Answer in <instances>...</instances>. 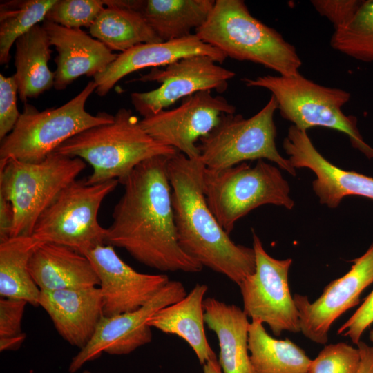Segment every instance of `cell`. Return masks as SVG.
Wrapping results in <instances>:
<instances>
[{"label": "cell", "mask_w": 373, "mask_h": 373, "mask_svg": "<svg viewBox=\"0 0 373 373\" xmlns=\"http://www.w3.org/2000/svg\"><path fill=\"white\" fill-rule=\"evenodd\" d=\"M170 157L144 160L122 183L124 193L114 207L105 243L125 249L153 269L197 273L203 267L183 251L178 240L167 171Z\"/></svg>", "instance_id": "6da1fadb"}, {"label": "cell", "mask_w": 373, "mask_h": 373, "mask_svg": "<svg viewBox=\"0 0 373 373\" xmlns=\"http://www.w3.org/2000/svg\"><path fill=\"white\" fill-rule=\"evenodd\" d=\"M206 166L180 152L168 161L178 240L191 258L238 286L256 269L253 247L236 244L209 209L203 189Z\"/></svg>", "instance_id": "7a4b0ae2"}, {"label": "cell", "mask_w": 373, "mask_h": 373, "mask_svg": "<svg viewBox=\"0 0 373 373\" xmlns=\"http://www.w3.org/2000/svg\"><path fill=\"white\" fill-rule=\"evenodd\" d=\"M58 153L79 157L93 173L87 184L112 180L122 184L141 162L153 157H171L178 152L152 138L132 111L119 108L111 123L89 128L61 144Z\"/></svg>", "instance_id": "3957f363"}, {"label": "cell", "mask_w": 373, "mask_h": 373, "mask_svg": "<svg viewBox=\"0 0 373 373\" xmlns=\"http://www.w3.org/2000/svg\"><path fill=\"white\" fill-rule=\"evenodd\" d=\"M195 34L227 57L260 64L281 76L300 73L302 61L295 47L252 16L244 1H215L208 19Z\"/></svg>", "instance_id": "277c9868"}, {"label": "cell", "mask_w": 373, "mask_h": 373, "mask_svg": "<svg viewBox=\"0 0 373 373\" xmlns=\"http://www.w3.org/2000/svg\"><path fill=\"white\" fill-rule=\"evenodd\" d=\"M242 80L248 87L270 91L280 115L297 128L307 131L321 126L338 131L349 137L353 147L373 158V149L364 142L356 117L342 111L350 99L348 92L318 84L300 73L291 77L267 75Z\"/></svg>", "instance_id": "5b68a950"}, {"label": "cell", "mask_w": 373, "mask_h": 373, "mask_svg": "<svg viewBox=\"0 0 373 373\" xmlns=\"http://www.w3.org/2000/svg\"><path fill=\"white\" fill-rule=\"evenodd\" d=\"M96 88L95 81H90L64 105L43 111L26 103L12 131L1 140L0 160L41 162L77 134L112 122L114 115L105 113L93 115L85 109L87 99Z\"/></svg>", "instance_id": "8992f818"}, {"label": "cell", "mask_w": 373, "mask_h": 373, "mask_svg": "<svg viewBox=\"0 0 373 373\" xmlns=\"http://www.w3.org/2000/svg\"><path fill=\"white\" fill-rule=\"evenodd\" d=\"M86 166L83 160L57 152L36 163L0 160V194L14 212L11 238L31 236L39 216Z\"/></svg>", "instance_id": "52a82bcc"}, {"label": "cell", "mask_w": 373, "mask_h": 373, "mask_svg": "<svg viewBox=\"0 0 373 373\" xmlns=\"http://www.w3.org/2000/svg\"><path fill=\"white\" fill-rule=\"evenodd\" d=\"M203 189L209 209L228 234L239 219L260 206H294L280 170L263 160L253 167L244 162L221 170L205 168Z\"/></svg>", "instance_id": "ba28073f"}, {"label": "cell", "mask_w": 373, "mask_h": 373, "mask_svg": "<svg viewBox=\"0 0 373 373\" xmlns=\"http://www.w3.org/2000/svg\"><path fill=\"white\" fill-rule=\"evenodd\" d=\"M278 104L274 96L256 114L245 118L240 114H224L218 124L201 138L199 159L207 169L221 170L247 160L266 159L292 175L296 170L276 145L274 121Z\"/></svg>", "instance_id": "9c48e42d"}, {"label": "cell", "mask_w": 373, "mask_h": 373, "mask_svg": "<svg viewBox=\"0 0 373 373\" xmlns=\"http://www.w3.org/2000/svg\"><path fill=\"white\" fill-rule=\"evenodd\" d=\"M118 183L117 180L95 184L73 181L39 216L31 236L41 242L67 246L83 254L106 245V229L99 224L98 212Z\"/></svg>", "instance_id": "30bf717a"}, {"label": "cell", "mask_w": 373, "mask_h": 373, "mask_svg": "<svg viewBox=\"0 0 373 373\" xmlns=\"http://www.w3.org/2000/svg\"><path fill=\"white\" fill-rule=\"evenodd\" d=\"M252 238L256 269L238 286L244 312L251 321L266 323L276 336L285 331L300 332L299 313L288 283L292 259L271 257L254 231Z\"/></svg>", "instance_id": "8fae6325"}, {"label": "cell", "mask_w": 373, "mask_h": 373, "mask_svg": "<svg viewBox=\"0 0 373 373\" xmlns=\"http://www.w3.org/2000/svg\"><path fill=\"white\" fill-rule=\"evenodd\" d=\"M206 55H193L175 61L162 68H153L134 81L157 82L161 85L146 92H134L131 101L135 110L148 117L196 93L215 90L223 93L236 73Z\"/></svg>", "instance_id": "7c38bea8"}, {"label": "cell", "mask_w": 373, "mask_h": 373, "mask_svg": "<svg viewBox=\"0 0 373 373\" xmlns=\"http://www.w3.org/2000/svg\"><path fill=\"white\" fill-rule=\"evenodd\" d=\"M236 110L223 97L204 90L182 99L175 108L143 117L140 125L155 141L196 159L200 155L196 142L208 135L223 115Z\"/></svg>", "instance_id": "4fadbf2b"}, {"label": "cell", "mask_w": 373, "mask_h": 373, "mask_svg": "<svg viewBox=\"0 0 373 373\" xmlns=\"http://www.w3.org/2000/svg\"><path fill=\"white\" fill-rule=\"evenodd\" d=\"M187 293L178 280H169L140 308L113 316H103L89 343L75 355L69 365L76 372L86 363L98 358L102 353L128 354L152 340L149 318L160 309L182 299Z\"/></svg>", "instance_id": "5bb4252c"}, {"label": "cell", "mask_w": 373, "mask_h": 373, "mask_svg": "<svg viewBox=\"0 0 373 373\" xmlns=\"http://www.w3.org/2000/svg\"><path fill=\"white\" fill-rule=\"evenodd\" d=\"M350 271L330 282L322 294L311 303L307 296H293L299 313L300 332L312 341L324 345L334 322L360 303L365 289L373 283V244L352 260Z\"/></svg>", "instance_id": "9a60e30c"}, {"label": "cell", "mask_w": 373, "mask_h": 373, "mask_svg": "<svg viewBox=\"0 0 373 373\" xmlns=\"http://www.w3.org/2000/svg\"><path fill=\"white\" fill-rule=\"evenodd\" d=\"M84 254L90 260L99 278L104 316L140 308L170 280L166 274L135 271L109 245L97 246Z\"/></svg>", "instance_id": "2e32d148"}, {"label": "cell", "mask_w": 373, "mask_h": 373, "mask_svg": "<svg viewBox=\"0 0 373 373\" xmlns=\"http://www.w3.org/2000/svg\"><path fill=\"white\" fill-rule=\"evenodd\" d=\"M283 149L294 168H307L316 175L313 190L320 203L336 208L346 196L373 200V178L341 169L324 157L312 144L307 131L289 128Z\"/></svg>", "instance_id": "e0dca14e"}, {"label": "cell", "mask_w": 373, "mask_h": 373, "mask_svg": "<svg viewBox=\"0 0 373 373\" xmlns=\"http://www.w3.org/2000/svg\"><path fill=\"white\" fill-rule=\"evenodd\" d=\"M193 55H206L218 64L227 58L222 51L204 43L195 34L167 41L138 44L118 54L103 72L93 77L97 84L95 93L104 97L119 80L134 71L166 66Z\"/></svg>", "instance_id": "ac0fdd59"}, {"label": "cell", "mask_w": 373, "mask_h": 373, "mask_svg": "<svg viewBox=\"0 0 373 373\" xmlns=\"http://www.w3.org/2000/svg\"><path fill=\"white\" fill-rule=\"evenodd\" d=\"M39 306L51 318L59 335L80 350L93 338L104 316L99 287L41 290Z\"/></svg>", "instance_id": "d6986e66"}, {"label": "cell", "mask_w": 373, "mask_h": 373, "mask_svg": "<svg viewBox=\"0 0 373 373\" xmlns=\"http://www.w3.org/2000/svg\"><path fill=\"white\" fill-rule=\"evenodd\" d=\"M42 26L58 53L55 59L56 90L65 89L80 76L94 77L103 72L118 56L81 28H69L48 20Z\"/></svg>", "instance_id": "ffe728a7"}, {"label": "cell", "mask_w": 373, "mask_h": 373, "mask_svg": "<svg viewBox=\"0 0 373 373\" xmlns=\"http://www.w3.org/2000/svg\"><path fill=\"white\" fill-rule=\"evenodd\" d=\"M30 274L40 290L97 287V274L84 254L67 246L42 242L29 262Z\"/></svg>", "instance_id": "44dd1931"}, {"label": "cell", "mask_w": 373, "mask_h": 373, "mask_svg": "<svg viewBox=\"0 0 373 373\" xmlns=\"http://www.w3.org/2000/svg\"><path fill=\"white\" fill-rule=\"evenodd\" d=\"M204 318L216 335L223 373H254L248 348V317L239 307L215 298L204 300Z\"/></svg>", "instance_id": "7402d4cb"}, {"label": "cell", "mask_w": 373, "mask_h": 373, "mask_svg": "<svg viewBox=\"0 0 373 373\" xmlns=\"http://www.w3.org/2000/svg\"><path fill=\"white\" fill-rule=\"evenodd\" d=\"M208 286L197 283L182 299L155 312L148 325L178 336L193 349L200 364L217 358L205 334L204 297Z\"/></svg>", "instance_id": "603a6c76"}, {"label": "cell", "mask_w": 373, "mask_h": 373, "mask_svg": "<svg viewBox=\"0 0 373 373\" xmlns=\"http://www.w3.org/2000/svg\"><path fill=\"white\" fill-rule=\"evenodd\" d=\"M129 7L139 12L162 41L191 35L204 23L213 0H133Z\"/></svg>", "instance_id": "cb8c5ba5"}, {"label": "cell", "mask_w": 373, "mask_h": 373, "mask_svg": "<svg viewBox=\"0 0 373 373\" xmlns=\"http://www.w3.org/2000/svg\"><path fill=\"white\" fill-rule=\"evenodd\" d=\"M14 74L20 99L26 103L54 87L55 72L48 67L51 50L48 35L37 24L19 37L15 43Z\"/></svg>", "instance_id": "d4e9b609"}, {"label": "cell", "mask_w": 373, "mask_h": 373, "mask_svg": "<svg viewBox=\"0 0 373 373\" xmlns=\"http://www.w3.org/2000/svg\"><path fill=\"white\" fill-rule=\"evenodd\" d=\"M90 35L111 50L123 52L141 44L161 42L128 1L108 0L107 6L89 28Z\"/></svg>", "instance_id": "484cf974"}, {"label": "cell", "mask_w": 373, "mask_h": 373, "mask_svg": "<svg viewBox=\"0 0 373 373\" xmlns=\"http://www.w3.org/2000/svg\"><path fill=\"white\" fill-rule=\"evenodd\" d=\"M42 242L32 236L11 238L0 242V296L39 306L41 290L34 282L29 262Z\"/></svg>", "instance_id": "4316f807"}, {"label": "cell", "mask_w": 373, "mask_h": 373, "mask_svg": "<svg viewBox=\"0 0 373 373\" xmlns=\"http://www.w3.org/2000/svg\"><path fill=\"white\" fill-rule=\"evenodd\" d=\"M248 348L254 373H308L305 352L289 338L271 336L259 321L250 323Z\"/></svg>", "instance_id": "83f0119b"}, {"label": "cell", "mask_w": 373, "mask_h": 373, "mask_svg": "<svg viewBox=\"0 0 373 373\" xmlns=\"http://www.w3.org/2000/svg\"><path fill=\"white\" fill-rule=\"evenodd\" d=\"M57 0H10L0 4V64L10 59V49L17 39L46 16Z\"/></svg>", "instance_id": "f1b7e54d"}, {"label": "cell", "mask_w": 373, "mask_h": 373, "mask_svg": "<svg viewBox=\"0 0 373 373\" xmlns=\"http://www.w3.org/2000/svg\"><path fill=\"white\" fill-rule=\"evenodd\" d=\"M330 45L355 59L373 62V0L361 1L351 20L334 30Z\"/></svg>", "instance_id": "f546056e"}, {"label": "cell", "mask_w": 373, "mask_h": 373, "mask_svg": "<svg viewBox=\"0 0 373 373\" xmlns=\"http://www.w3.org/2000/svg\"><path fill=\"white\" fill-rule=\"evenodd\" d=\"M107 5L108 0H57L45 20L69 28H90Z\"/></svg>", "instance_id": "4dcf8cb0"}, {"label": "cell", "mask_w": 373, "mask_h": 373, "mask_svg": "<svg viewBox=\"0 0 373 373\" xmlns=\"http://www.w3.org/2000/svg\"><path fill=\"white\" fill-rule=\"evenodd\" d=\"M360 363L358 348L339 342L325 345L311 359L308 373H356Z\"/></svg>", "instance_id": "1f68e13d"}, {"label": "cell", "mask_w": 373, "mask_h": 373, "mask_svg": "<svg viewBox=\"0 0 373 373\" xmlns=\"http://www.w3.org/2000/svg\"><path fill=\"white\" fill-rule=\"evenodd\" d=\"M18 86L14 75L5 77L0 74V140L14 128L21 113L17 106Z\"/></svg>", "instance_id": "d6a6232c"}, {"label": "cell", "mask_w": 373, "mask_h": 373, "mask_svg": "<svg viewBox=\"0 0 373 373\" xmlns=\"http://www.w3.org/2000/svg\"><path fill=\"white\" fill-rule=\"evenodd\" d=\"M358 0H313L311 3L323 17L334 26V30L347 24L359 8Z\"/></svg>", "instance_id": "836d02e7"}, {"label": "cell", "mask_w": 373, "mask_h": 373, "mask_svg": "<svg viewBox=\"0 0 373 373\" xmlns=\"http://www.w3.org/2000/svg\"><path fill=\"white\" fill-rule=\"evenodd\" d=\"M26 300L10 298H0V338L18 336L21 332V321Z\"/></svg>", "instance_id": "e575fe53"}, {"label": "cell", "mask_w": 373, "mask_h": 373, "mask_svg": "<svg viewBox=\"0 0 373 373\" xmlns=\"http://www.w3.org/2000/svg\"><path fill=\"white\" fill-rule=\"evenodd\" d=\"M373 323V290L358 309L338 329V334L349 337L354 344L361 341L363 332Z\"/></svg>", "instance_id": "d590c367"}, {"label": "cell", "mask_w": 373, "mask_h": 373, "mask_svg": "<svg viewBox=\"0 0 373 373\" xmlns=\"http://www.w3.org/2000/svg\"><path fill=\"white\" fill-rule=\"evenodd\" d=\"M14 224V212L12 204L0 194V242L11 238Z\"/></svg>", "instance_id": "8d00e7d4"}, {"label": "cell", "mask_w": 373, "mask_h": 373, "mask_svg": "<svg viewBox=\"0 0 373 373\" xmlns=\"http://www.w3.org/2000/svg\"><path fill=\"white\" fill-rule=\"evenodd\" d=\"M356 345L361 354L360 366L356 373H373V346L361 341Z\"/></svg>", "instance_id": "74e56055"}, {"label": "cell", "mask_w": 373, "mask_h": 373, "mask_svg": "<svg viewBox=\"0 0 373 373\" xmlns=\"http://www.w3.org/2000/svg\"><path fill=\"white\" fill-rule=\"evenodd\" d=\"M26 334L0 338V351L16 350L19 349L26 339Z\"/></svg>", "instance_id": "f35d334b"}, {"label": "cell", "mask_w": 373, "mask_h": 373, "mask_svg": "<svg viewBox=\"0 0 373 373\" xmlns=\"http://www.w3.org/2000/svg\"><path fill=\"white\" fill-rule=\"evenodd\" d=\"M204 373H222L217 358H212L203 365Z\"/></svg>", "instance_id": "ab89813d"}, {"label": "cell", "mask_w": 373, "mask_h": 373, "mask_svg": "<svg viewBox=\"0 0 373 373\" xmlns=\"http://www.w3.org/2000/svg\"><path fill=\"white\" fill-rule=\"evenodd\" d=\"M369 339L373 343V329H370L369 332Z\"/></svg>", "instance_id": "60d3db41"}, {"label": "cell", "mask_w": 373, "mask_h": 373, "mask_svg": "<svg viewBox=\"0 0 373 373\" xmlns=\"http://www.w3.org/2000/svg\"><path fill=\"white\" fill-rule=\"evenodd\" d=\"M83 373H92V372H90L88 371V370H85V371L83 372Z\"/></svg>", "instance_id": "b9f144b4"}]
</instances>
